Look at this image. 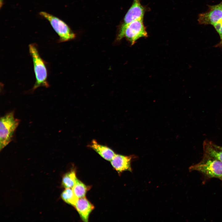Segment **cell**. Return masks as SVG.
Masks as SVG:
<instances>
[{"instance_id":"obj_13","label":"cell","mask_w":222,"mask_h":222,"mask_svg":"<svg viewBox=\"0 0 222 222\" xmlns=\"http://www.w3.org/2000/svg\"><path fill=\"white\" fill-rule=\"evenodd\" d=\"M77 179L75 171H71L64 176L62 179V185L65 188H72Z\"/></svg>"},{"instance_id":"obj_3","label":"cell","mask_w":222,"mask_h":222,"mask_svg":"<svg viewBox=\"0 0 222 222\" xmlns=\"http://www.w3.org/2000/svg\"><path fill=\"white\" fill-rule=\"evenodd\" d=\"M14 111H11L0 118L1 151L12 140L14 133L19 123L20 120L14 118Z\"/></svg>"},{"instance_id":"obj_18","label":"cell","mask_w":222,"mask_h":222,"mask_svg":"<svg viewBox=\"0 0 222 222\" xmlns=\"http://www.w3.org/2000/svg\"><path fill=\"white\" fill-rule=\"evenodd\" d=\"M220 44L222 45V39H221V41L220 42Z\"/></svg>"},{"instance_id":"obj_8","label":"cell","mask_w":222,"mask_h":222,"mask_svg":"<svg viewBox=\"0 0 222 222\" xmlns=\"http://www.w3.org/2000/svg\"><path fill=\"white\" fill-rule=\"evenodd\" d=\"M134 158L133 155L125 156L115 154L110 161L111 164L119 173L126 171L132 172L131 163Z\"/></svg>"},{"instance_id":"obj_15","label":"cell","mask_w":222,"mask_h":222,"mask_svg":"<svg viewBox=\"0 0 222 222\" xmlns=\"http://www.w3.org/2000/svg\"><path fill=\"white\" fill-rule=\"evenodd\" d=\"M219 33L221 39H222V25L220 29L219 30L217 31Z\"/></svg>"},{"instance_id":"obj_4","label":"cell","mask_w":222,"mask_h":222,"mask_svg":"<svg viewBox=\"0 0 222 222\" xmlns=\"http://www.w3.org/2000/svg\"><path fill=\"white\" fill-rule=\"evenodd\" d=\"M39 14L50 23L59 37V42L70 41L75 37V34L68 26L59 18L44 11L40 12Z\"/></svg>"},{"instance_id":"obj_12","label":"cell","mask_w":222,"mask_h":222,"mask_svg":"<svg viewBox=\"0 0 222 222\" xmlns=\"http://www.w3.org/2000/svg\"><path fill=\"white\" fill-rule=\"evenodd\" d=\"M90 188L89 186H86L77 179L72 189L75 195L79 199L85 197L86 193Z\"/></svg>"},{"instance_id":"obj_6","label":"cell","mask_w":222,"mask_h":222,"mask_svg":"<svg viewBox=\"0 0 222 222\" xmlns=\"http://www.w3.org/2000/svg\"><path fill=\"white\" fill-rule=\"evenodd\" d=\"M143 20V18L139 19L129 24L124 31L121 40L125 38L131 45H133L139 39L147 37L148 34Z\"/></svg>"},{"instance_id":"obj_11","label":"cell","mask_w":222,"mask_h":222,"mask_svg":"<svg viewBox=\"0 0 222 222\" xmlns=\"http://www.w3.org/2000/svg\"><path fill=\"white\" fill-rule=\"evenodd\" d=\"M203 148L205 154L222 162V149L217 146L210 142L205 141Z\"/></svg>"},{"instance_id":"obj_2","label":"cell","mask_w":222,"mask_h":222,"mask_svg":"<svg viewBox=\"0 0 222 222\" xmlns=\"http://www.w3.org/2000/svg\"><path fill=\"white\" fill-rule=\"evenodd\" d=\"M190 170L199 171L208 178H216L222 181V162L206 154L199 162L191 166Z\"/></svg>"},{"instance_id":"obj_9","label":"cell","mask_w":222,"mask_h":222,"mask_svg":"<svg viewBox=\"0 0 222 222\" xmlns=\"http://www.w3.org/2000/svg\"><path fill=\"white\" fill-rule=\"evenodd\" d=\"M84 222L88 221L89 216L94 206L85 197L79 198L74 206Z\"/></svg>"},{"instance_id":"obj_7","label":"cell","mask_w":222,"mask_h":222,"mask_svg":"<svg viewBox=\"0 0 222 222\" xmlns=\"http://www.w3.org/2000/svg\"><path fill=\"white\" fill-rule=\"evenodd\" d=\"M209 7V11L199 15L198 21L200 24L213 25L222 18V3Z\"/></svg>"},{"instance_id":"obj_17","label":"cell","mask_w":222,"mask_h":222,"mask_svg":"<svg viewBox=\"0 0 222 222\" xmlns=\"http://www.w3.org/2000/svg\"><path fill=\"white\" fill-rule=\"evenodd\" d=\"M217 146L218 148H220V149H222V146Z\"/></svg>"},{"instance_id":"obj_10","label":"cell","mask_w":222,"mask_h":222,"mask_svg":"<svg viewBox=\"0 0 222 222\" xmlns=\"http://www.w3.org/2000/svg\"><path fill=\"white\" fill-rule=\"evenodd\" d=\"M88 146L102 158L107 161H110L116 154L111 148L106 146L99 144L94 139L92 140Z\"/></svg>"},{"instance_id":"obj_16","label":"cell","mask_w":222,"mask_h":222,"mask_svg":"<svg viewBox=\"0 0 222 222\" xmlns=\"http://www.w3.org/2000/svg\"><path fill=\"white\" fill-rule=\"evenodd\" d=\"M3 4V0H0V7L1 8Z\"/></svg>"},{"instance_id":"obj_1","label":"cell","mask_w":222,"mask_h":222,"mask_svg":"<svg viewBox=\"0 0 222 222\" xmlns=\"http://www.w3.org/2000/svg\"><path fill=\"white\" fill-rule=\"evenodd\" d=\"M29 48L32 60L35 77V82L32 90H34L40 87L47 88L49 85L47 80V70L45 62L39 55L36 44H30Z\"/></svg>"},{"instance_id":"obj_5","label":"cell","mask_w":222,"mask_h":222,"mask_svg":"<svg viewBox=\"0 0 222 222\" xmlns=\"http://www.w3.org/2000/svg\"><path fill=\"white\" fill-rule=\"evenodd\" d=\"M146 11L145 7L141 3L140 0H133V3L126 13L119 27L117 40H121V37L127 26L133 21L143 18Z\"/></svg>"},{"instance_id":"obj_14","label":"cell","mask_w":222,"mask_h":222,"mask_svg":"<svg viewBox=\"0 0 222 222\" xmlns=\"http://www.w3.org/2000/svg\"><path fill=\"white\" fill-rule=\"evenodd\" d=\"M62 199L67 204L73 206L78 198L75 195L72 188H66L61 194Z\"/></svg>"}]
</instances>
